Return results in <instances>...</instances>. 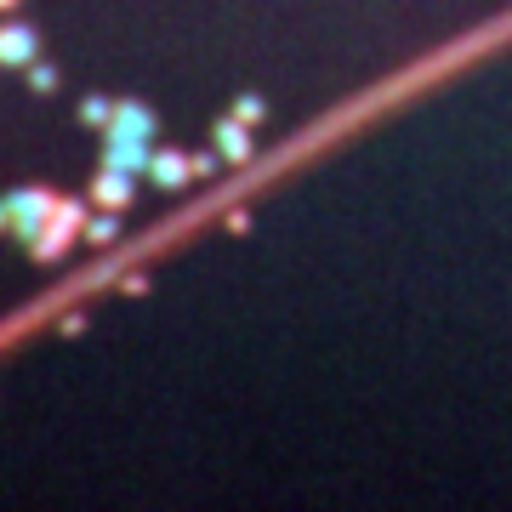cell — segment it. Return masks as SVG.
<instances>
[{
  "instance_id": "1",
  "label": "cell",
  "mask_w": 512,
  "mask_h": 512,
  "mask_svg": "<svg viewBox=\"0 0 512 512\" xmlns=\"http://www.w3.org/2000/svg\"><path fill=\"white\" fill-rule=\"evenodd\" d=\"M57 211V200L52 194H40V188H18L12 200H6V228H18L29 245L40 239V228H46V217Z\"/></svg>"
},
{
  "instance_id": "14",
  "label": "cell",
  "mask_w": 512,
  "mask_h": 512,
  "mask_svg": "<svg viewBox=\"0 0 512 512\" xmlns=\"http://www.w3.org/2000/svg\"><path fill=\"white\" fill-rule=\"evenodd\" d=\"M0 6H18V0H0Z\"/></svg>"
},
{
  "instance_id": "9",
  "label": "cell",
  "mask_w": 512,
  "mask_h": 512,
  "mask_svg": "<svg viewBox=\"0 0 512 512\" xmlns=\"http://www.w3.org/2000/svg\"><path fill=\"white\" fill-rule=\"evenodd\" d=\"M80 120H92V126H103V131H109L114 103H103V97H86V103H80Z\"/></svg>"
},
{
  "instance_id": "13",
  "label": "cell",
  "mask_w": 512,
  "mask_h": 512,
  "mask_svg": "<svg viewBox=\"0 0 512 512\" xmlns=\"http://www.w3.org/2000/svg\"><path fill=\"white\" fill-rule=\"evenodd\" d=\"M0 228H6V200H0Z\"/></svg>"
},
{
  "instance_id": "12",
  "label": "cell",
  "mask_w": 512,
  "mask_h": 512,
  "mask_svg": "<svg viewBox=\"0 0 512 512\" xmlns=\"http://www.w3.org/2000/svg\"><path fill=\"white\" fill-rule=\"evenodd\" d=\"M239 120H245V126H251V120H262V97H239Z\"/></svg>"
},
{
  "instance_id": "3",
  "label": "cell",
  "mask_w": 512,
  "mask_h": 512,
  "mask_svg": "<svg viewBox=\"0 0 512 512\" xmlns=\"http://www.w3.org/2000/svg\"><path fill=\"white\" fill-rule=\"evenodd\" d=\"M109 137H120V143H148L154 137V114L143 109V103H120L109 120Z\"/></svg>"
},
{
  "instance_id": "8",
  "label": "cell",
  "mask_w": 512,
  "mask_h": 512,
  "mask_svg": "<svg viewBox=\"0 0 512 512\" xmlns=\"http://www.w3.org/2000/svg\"><path fill=\"white\" fill-rule=\"evenodd\" d=\"M148 160H154V154H148L143 143H120V137H109V160H103V165H120V171H148Z\"/></svg>"
},
{
  "instance_id": "7",
  "label": "cell",
  "mask_w": 512,
  "mask_h": 512,
  "mask_svg": "<svg viewBox=\"0 0 512 512\" xmlns=\"http://www.w3.org/2000/svg\"><path fill=\"white\" fill-rule=\"evenodd\" d=\"M148 171H154V183H160V188H177V183L194 177V160H183V154H154Z\"/></svg>"
},
{
  "instance_id": "4",
  "label": "cell",
  "mask_w": 512,
  "mask_h": 512,
  "mask_svg": "<svg viewBox=\"0 0 512 512\" xmlns=\"http://www.w3.org/2000/svg\"><path fill=\"white\" fill-rule=\"evenodd\" d=\"M92 200L103 205V211H120V205H131V171H120V165H103V177L92 183Z\"/></svg>"
},
{
  "instance_id": "6",
  "label": "cell",
  "mask_w": 512,
  "mask_h": 512,
  "mask_svg": "<svg viewBox=\"0 0 512 512\" xmlns=\"http://www.w3.org/2000/svg\"><path fill=\"white\" fill-rule=\"evenodd\" d=\"M217 154H228V160H251V131H245L239 114H228V120L217 126Z\"/></svg>"
},
{
  "instance_id": "10",
  "label": "cell",
  "mask_w": 512,
  "mask_h": 512,
  "mask_svg": "<svg viewBox=\"0 0 512 512\" xmlns=\"http://www.w3.org/2000/svg\"><path fill=\"white\" fill-rule=\"evenodd\" d=\"M29 86H35V92H52L57 69H52V63H29Z\"/></svg>"
},
{
  "instance_id": "2",
  "label": "cell",
  "mask_w": 512,
  "mask_h": 512,
  "mask_svg": "<svg viewBox=\"0 0 512 512\" xmlns=\"http://www.w3.org/2000/svg\"><path fill=\"white\" fill-rule=\"evenodd\" d=\"M80 222H86V205H80V200H57V211L46 217V228H40V239H35V256L52 262V256L69 245V234L80 228Z\"/></svg>"
},
{
  "instance_id": "11",
  "label": "cell",
  "mask_w": 512,
  "mask_h": 512,
  "mask_svg": "<svg viewBox=\"0 0 512 512\" xmlns=\"http://www.w3.org/2000/svg\"><path fill=\"white\" fill-rule=\"evenodd\" d=\"M86 239H92V245H109V239H114V217H92V222H86Z\"/></svg>"
},
{
  "instance_id": "5",
  "label": "cell",
  "mask_w": 512,
  "mask_h": 512,
  "mask_svg": "<svg viewBox=\"0 0 512 512\" xmlns=\"http://www.w3.org/2000/svg\"><path fill=\"white\" fill-rule=\"evenodd\" d=\"M0 63H12V69H29L35 63V29H0Z\"/></svg>"
}]
</instances>
